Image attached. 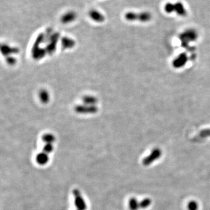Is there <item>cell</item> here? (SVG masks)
Returning <instances> with one entry per match:
<instances>
[{"mask_svg":"<svg viewBox=\"0 0 210 210\" xmlns=\"http://www.w3.org/2000/svg\"><path fill=\"white\" fill-rule=\"evenodd\" d=\"M162 155V151L160 148H156L151 151L150 154L146 156L142 160V164L144 166H148L152 164L154 162L156 161L160 158Z\"/></svg>","mask_w":210,"mask_h":210,"instance_id":"4","label":"cell"},{"mask_svg":"<svg viewBox=\"0 0 210 210\" xmlns=\"http://www.w3.org/2000/svg\"><path fill=\"white\" fill-rule=\"evenodd\" d=\"M53 150V146L52 144H46V145L43 147V152L49 154Z\"/></svg>","mask_w":210,"mask_h":210,"instance_id":"16","label":"cell"},{"mask_svg":"<svg viewBox=\"0 0 210 210\" xmlns=\"http://www.w3.org/2000/svg\"><path fill=\"white\" fill-rule=\"evenodd\" d=\"M125 19L128 21H138L141 22H147L151 21L152 15L150 12H142L140 14H137L133 12H128L124 15Z\"/></svg>","mask_w":210,"mask_h":210,"instance_id":"2","label":"cell"},{"mask_svg":"<svg viewBox=\"0 0 210 210\" xmlns=\"http://www.w3.org/2000/svg\"><path fill=\"white\" fill-rule=\"evenodd\" d=\"M89 15L92 20L97 22H102L105 21V17L103 15L96 10H91L89 13Z\"/></svg>","mask_w":210,"mask_h":210,"instance_id":"7","label":"cell"},{"mask_svg":"<svg viewBox=\"0 0 210 210\" xmlns=\"http://www.w3.org/2000/svg\"><path fill=\"white\" fill-rule=\"evenodd\" d=\"M165 11L168 14H171L174 12V4L171 2L166 3L165 6Z\"/></svg>","mask_w":210,"mask_h":210,"instance_id":"14","label":"cell"},{"mask_svg":"<svg viewBox=\"0 0 210 210\" xmlns=\"http://www.w3.org/2000/svg\"><path fill=\"white\" fill-rule=\"evenodd\" d=\"M174 12L180 17H185L187 15V11L183 4L178 2L174 4Z\"/></svg>","mask_w":210,"mask_h":210,"instance_id":"8","label":"cell"},{"mask_svg":"<svg viewBox=\"0 0 210 210\" xmlns=\"http://www.w3.org/2000/svg\"><path fill=\"white\" fill-rule=\"evenodd\" d=\"M76 18V14L73 12H69L64 15L62 17L61 21L63 23H68L72 22Z\"/></svg>","mask_w":210,"mask_h":210,"instance_id":"9","label":"cell"},{"mask_svg":"<svg viewBox=\"0 0 210 210\" xmlns=\"http://www.w3.org/2000/svg\"><path fill=\"white\" fill-rule=\"evenodd\" d=\"M128 207L130 210H138L140 208V203L137 198L132 197L128 201Z\"/></svg>","mask_w":210,"mask_h":210,"instance_id":"10","label":"cell"},{"mask_svg":"<svg viewBox=\"0 0 210 210\" xmlns=\"http://www.w3.org/2000/svg\"><path fill=\"white\" fill-rule=\"evenodd\" d=\"M73 194L74 198V205L75 206L76 210H87V203L80 191L77 189H75L73 190Z\"/></svg>","mask_w":210,"mask_h":210,"instance_id":"3","label":"cell"},{"mask_svg":"<svg viewBox=\"0 0 210 210\" xmlns=\"http://www.w3.org/2000/svg\"><path fill=\"white\" fill-rule=\"evenodd\" d=\"M188 61V56L185 53H182L174 60L172 65L175 69H180L184 67Z\"/></svg>","mask_w":210,"mask_h":210,"instance_id":"5","label":"cell"},{"mask_svg":"<svg viewBox=\"0 0 210 210\" xmlns=\"http://www.w3.org/2000/svg\"><path fill=\"white\" fill-rule=\"evenodd\" d=\"M188 210H198V204L197 202L194 200L190 201L187 205Z\"/></svg>","mask_w":210,"mask_h":210,"instance_id":"13","label":"cell"},{"mask_svg":"<svg viewBox=\"0 0 210 210\" xmlns=\"http://www.w3.org/2000/svg\"><path fill=\"white\" fill-rule=\"evenodd\" d=\"M198 136L202 138L210 137V128H206L201 130V131L199 132Z\"/></svg>","mask_w":210,"mask_h":210,"instance_id":"15","label":"cell"},{"mask_svg":"<svg viewBox=\"0 0 210 210\" xmlns=\"http://www.w3.org/2000/svg\"></svg>","mask_w":210,"mask_h":210,"instance_id":"17","label":"cell"},{"mask_svg":"<svg viewBox=\"0 0 210 210\" xmlns=\"http://www.w3.org/2000/svg\"><path fill=\"white\" fill-rule=\"evenodd\" d=\"M152 200L149 198H146L140 202V208L141 209H145L151 206Z\"/></svg>","mask_w":210,"mask_h":210,"instance_id":"11","label":"cell"},{"mask_svg":"<svg viewBox=\"0 0 210 210\" xmlns=\"http://www.w3.org/2000/svg\"><path fill=\"white\" fill-rule=\"evenodd\" d=\"M42 140L46 144H52L55 141V137L51 134H45L43 136Z\"/></svg>","mask_w":210,"mask_h":210,"instance_id":"12","label":"cell"},{"mask_svg":"<svg viewBox=\"0 0 210 210\" xmlns=\"http://www.w3.org/2000/svg\"><path fill=\"white\" fill-rule=\"evenodd\" d=\"M49 160V154L45 152H41L39 153L36 156V161L37 164L40 165H45L48 163Z\"/></svg>","mask_w":210,"mask_h":210,"instance_id":"6","label":"cell"},{"mask_svg":"<svg viewBox=\"0 0 210 210\" xmlns=\"http://www.w3.org/2000/svg\"><path fill=\"white\" fill-rule=\"evenodd\" d=\"M198 33L193 29H189L179 35V39L181 41V45L183 48L192 51L194 49V47L189 46V43L195 41L197 39Z\"/></svg>","mask_w":210,"mask_h":210,"instance_id":"1","label":"cell"}]
</instances>
